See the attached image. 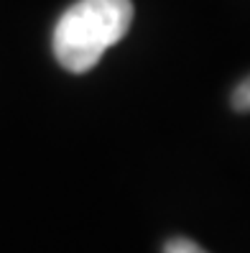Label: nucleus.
<instances>
[{
	"mask_svg": "<svg viewBox=\"0 0 250 253\" xmlns=\"http://www.w3.org/2000/svg\"><path fill=\"white\" fill-rule=\"evenodd\" d=\"M164 253H207L199 243L189 241V238H171L164 246Z\"/></svg>",
	"mask_w": 250,
	"mask_h": 253,
	"instance_id": "7ed1b4c3",
	"label": "nucleus"
},
{
	"mask_svg": "<svg viewBox=\"0 0 250 253\" xmlns=\"http://www.w3.org/2000/svg\"><path fill=\"white\" fill-rule=\"evenodd\" d=\"M232 108L238 110V113H248L250 110V74L238 87H235V92H232Z\"/></svg>",
	"mask_w": 250,
	"mask_h": 253,
	"instance_id": "f03ea898",
	"label": "nucleus"
},
{
	"mask_svg": "<svg viewBox=\"0 0 250 253\" xmlns=\"http://www.w3.org/2000/svg\"><path fill=\"white\" fill-rule=\"evenodd\" d=\"M133 23L130 0H77L54 28V56L67 72H90Z\"/></svg>",
	"mask_w": 250,
	"mask_h": 253,
	"instance_id": "f257e3e1",
	"label": "nucleus"
}]
</instances>
